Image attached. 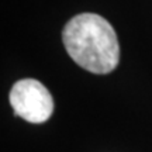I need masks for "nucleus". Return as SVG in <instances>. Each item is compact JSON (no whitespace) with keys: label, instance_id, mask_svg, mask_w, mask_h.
<instances>
[{"label":"nucleus","instance_id":"obj_1","mask_svg":"<svg viewBox=\"0 0 152 152\" xmlns=\"http://www.w3.org/2000/svg\"><path fill=\"white\" fill-rule=\"evenodd\" d=\"M65 48L83 69L104 75L120 62L117 34L106 18L94 13H82L68 21L62 31Z\"/></svg>","mask_w":152,"mask_h":152},{"label":"nucleus","instance_id":"obj_2","mask_svg":"<svg viewBox=\"0 0 152 152\" xmlns=\"http://www.w3.org/2000/svg\"><path fill=\"white\" fill-rule=\"evenodd\" d=\"M9 99L16 115L33 124L45 123L54 111L49 90L35 79H21L14 83Z\"/></svg>","mask_w":152,"mask_h":152}]
</instances>
